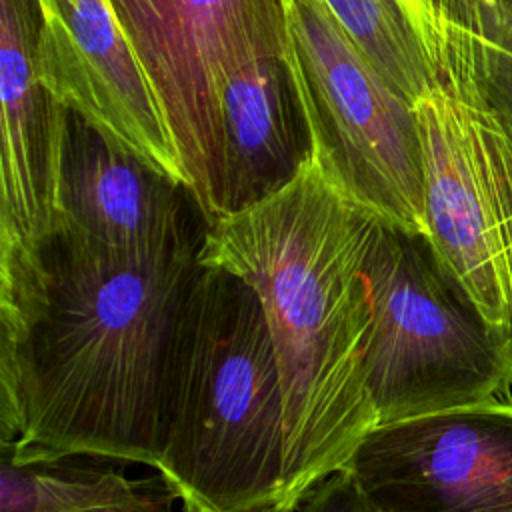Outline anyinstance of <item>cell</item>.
I'll return each instance as SVG.
<instances>
[{"mask_svg":"<svg viewBox=\"0 0 512 512\" xmlns=\"http://www.w3.org/2000/svg\"><path fill=\"white\" fill-rule=\"evenodd\" d=\"M202 248L126 254L58 220L0 258L2 458L156 468L168 358Z\"/></svg>","mask_w":512,"mask_h":512,"instance_id":"6da1fadb","label":"cell"},{"mask_svg":"<svg viewBox=\"0 0 512 512\" xmlns=\"http://www.w3.org/2000/svg\"><path fill=\"white\" fill-rule=\"evenodd\" d=\"M376 218L312 158L276 194L214 222L200 252L242 276L268 320L286 406L280 512L344 468L376 428L366 378L372 308L360 270Z\"/></svg>","mask_w":512,"mask_h":512,"instance_id":"7a4b0ae2","label":"cell"},{"mask_svg":"<svg viewBox=\"0 0 512 512\" xmlns=\"http://www.w3.org/2000/svg\"><path fill=\"white\" fill-rule=\"evenodd\" d=\"M286 406L256 290L200 260L184 300L160 410L164 484L198 512H280Z\"/></svg>","mask_w":512,"mask_h":512,"instance_id":"3957f363","label":"cell"},{"mask_svg":"<svg viewBox=\"0 0 512 512\" xmlns=\"http://www.w3.org/2000/svg\"><path fill=\"white\" fill-rule=\"evenodd\" d=\"M360 270L376 426L510 400L512 332L482 312L428 234L376 218Z\"/></svg>","mask_w":512,"mask_h":512,"instance_id":"277c9868","label":"cell"},{"mask_svg":"<svg viewBox=\"0 0 512 512\" xmlns=\"http://www.w3.org/2000/svg\"><path fill=\"white\" fill-rule=\"evenodd\" d=\"M284 8L286 60L324 178L366 212L428 234L414 106L322 0H284Z\"/></svg>","mask_w":512,"mask_h":512,"instance_id":"5b68a950","label":"cell"},{"mask_svg":"<svg viewBox=\"0 0 512 512\" xmlns=\"http://www.w3.org/2000/svg\"><path fill=\"white\" fill-rule=\"evenodd\" d=\"M428 238L498 326L512 322V116L470 82L416 104Z\"/></svg>","mask_w":512,"mask_h":512,"instance_id":"8992f818","label":"cell"},{"mask_svg":"<svg viewBox=\"0 0 512 512\" xmlns=\"http://www.w3.org/2000/svg\"><path fill=\"white\" fill-rule=\"evenodd\" d=\"M176 142L206 218L216 170V106L226 78L286 54L284 0H110Z\"/></svg>","mask_w":512,"mask_h":512,"instance_id":"52a82bcc","label":"cell"},{"mask_svg":"<svg viewBox=\"0 0 512 512\" xmlns=\"http://www.w3.org/2000/svg\"><path fill=\"white\" fill-rule=\"evenodd\" d=\"M344 468L386 512H512V400L376 426Z\"/></svg>","mask_w":512,"mask_h":512,"instance_id":"ba28073f","label":"cell"},{"mask_svg":"<svg viewBox=\"0 0 512 512\" xmlns=\"http://www.w3.org/2000/svg\"><path fill=\"white\" fill-rule=\"evenodd\" d=\"M38 10V74L56 100L186 184L162 104L110 0H38Z\"/></svg>","mask_w":512,"mask_h":512,"instance_id":"9c48e42d","label":"cell"},{"mask_svg":"<svg viewBox=\"0 0 512 512\" xmlns=\"http://www.w3.org/2000/svg\"><path fill=\"white\" fill-rule=\"evenodd\" d=\"M58 220L126 254L204 244L210 220L194 192L66 110Z\"/></svg>","mask_w":512,"mask_h":512,"instance_id":"30bf717a","label":"cell"},{"mask_svg":"<svg viewBox=\"0 0 512 512\" xmlns=\"http://www.w3.org/2000/svg\"><path fill=\"white\" fill-rule=\"evenodd\" d=\"M38 0H0V258L58 224L66 106L38 74Z\"/></svg>","mask_w":512,"mask_h":512,"instance_id":"8fae6325","label":"cell"},{"mask_svg":"<svg viewBox=\"0 0 512 512\" xmlns=\"http://www.w3.org/2000/svg\"><path fill=\"white\" fill-rule=\"evenodd\" d=\"M210 226L288 186L312 160L308 120L286 54L236 68L216 106Z\"/></svg>","mask_w":512,"mask_h":512,"instance_id":"7c38bea8","label":"cell"},{"mask_svg":"<svg viewBox=\"0 0 512 512\" xmlns=\"http://www.w3.org/2000/svg\"><path fill=\"white\" fill-rule=\"evenodd\" d=\"M386 82L412 106L442 84L444 0H322Z\"/></svg>","mask_w":512,"mask_h":512,"instance_id":"4fadbf2b","label":"cell"},{"mask_svg":"<svg viewBox=\"0 0 512 512\" xmlns=\"http://www.w3.org/2000/svg\"><path fill=\"white\" fill-rule=\"evenodd\" d=\"M100 456L70 454L12 462L2 458L0 512H80L134 498L146 488L122 472L98 466Z\"/></svg>","mask_w":512,"mask_h":512,"instance_id":"5bb4252c","label":"cell"},{"mask_svg":"<svg viewBox=\"0 0 512 512\" xmlns=\"http://www.w3.org/2000/svg\"><path fill=\"white\" fill-rule=\"evenodd\" d=\"M448 82L474 84L512 116V0H446Z\"/></svg>","mask_w":512,"mask_h":512,"instance_id":"9a60e30c","label":"cell"},{"mask_svg":"<svg viewBox=\"0 0 512 512\" xmlns=\"http://www.w3.org/2000/svg\"><path fill=\"white\" fill-rule=\"evenodd\" d=\"M286 512H386L354 480L338 468L314 482Z\"/></svg>","mask_w":512,"mask_h":512,"instance_id":"2e32d148","label":"cell"},{"mask_svg":"<svg viewBox=\"0 0 512 512\" xmlns=\"http://www.w3.org/2000/svg\"><path fill=\"white\" fill-rule=\"evenodd\" d=\"M174 498H178V496L176 494L164 496V494H158V490H154V488H144L134 498L114 502V504L96 506V508H88V510H80V512H198L196 508H190L186 504L176 508L172 504Z\"/></svg>","mask_w":512,"mask_h":512,"instance_id":"e0dca14e","label":"cell"},{"mask_svg":"<svg viewBox=\"0 0 512 512\" xmlns=\"http://www.w3.org/2000/svg\"><path fill=\"white\" fill-rule=\"evenodd\" d=\"M510 332H512V322H510Z\"/></svg>","mask_w":512,"mask_h":512,"instance_id":"ac0fdd59","label":"cell"}]
</instances>
